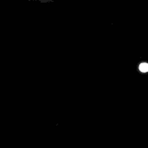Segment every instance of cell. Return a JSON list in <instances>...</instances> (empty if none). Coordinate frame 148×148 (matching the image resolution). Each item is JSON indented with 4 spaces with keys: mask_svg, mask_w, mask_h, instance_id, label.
<instances>
[{
    "mask_svg": "<svg viewBox=\"0 0 148 148\" xmlns=\"http://www.w3.org/2000/svg\"><path fill=\"white\" fill-rule=\"evenodd\" d=\"M140 70L143 73H147L148 72V63L147 62H143L140 65Z\"/></svg>",
    "mask_w": 148,
    "mask_h": 148,
    "instance_id": "1",
    "label": "cell"
}]
</instances>
